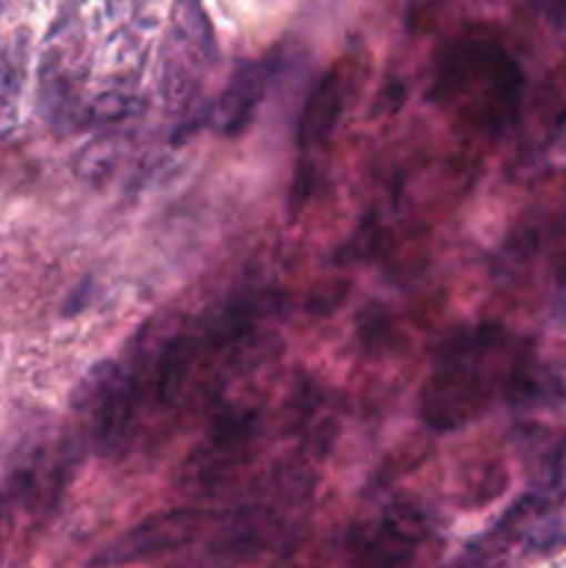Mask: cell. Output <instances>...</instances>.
Returning <instances> with one entry per match:
<instances>
[{"label":"cell","instance_id":"obj_2","mask_svg":"<svg viewBox=\"0 0 566 568\" xmlns=\"http://www.w3.org/2000/svg\"><path fill=\"white\" fill-rule=\"evenodd\" d=\"M433 98L455 125L497 136L519 114L525 78L497 39L464 37L438 59Z\"/></svg>","mask_w":566,"mask_h":568},{"label":"cell","instance_id":"obj_3","mask_svg":"<svg viewBox=\"0 0 566 568\" xmlns=\"http://www.w3.org/2000/svg\"><path fill=\"white\" fill-rule=\"evenodd\" d=\"M205 525H209V514H203V510H164V514L139 521L137 527L122 532L117 541L100 549L89 568H122L139 564V560L159 558L172 549L186 547Z\"/></svg>","mask_w":566,"mask_h":568},{"label":"cell","instance_id":"obj_7","mask_svg":"<svg viewBox=\"0 0 566 568\" xmlns=\"http://www.w3.org/2000/svg\"><path fill=\"white\" fill-rule=\"evenodd\" d=\"M3 6H6V0H0V11H3Z\"/></svg>","mask_w":566,"mask_h":568},{"label":"cell","instance_id":"obj_6","mask_svg":"<svg viewBox=\"0 0 566 568\" xmlns=\"http://www.w3.org/2000/svg\"><path fill=\"white\" fill-rule=\"evenodd\" d=\"M266 81H270V72L266 64H244L233 72L231 83H228L225 94L220 100V109H216V125L222 131H236L244 125L250 114H253L255 103L264 94Z\"/></svg>","mask_w":566,"mask_h":568},{"label":"cell","instance_id":"obj_5","mask_svg":"<svg viewBox=\"0 0 566 568\" xmlns=\"http://www.w3.org/2000/svg\"><path fill=\"white\" fill-rule=\"evenodd\" d=\"M355 70L353 64L342 61V64L333 67L331 72L320 78L314 89L309 94V103H305L303 120H300V153L305 159V170L311 166V159L320 153H325V148L331 144V136L336 133L338 120H342L344 109H347L350 98H353L355 89ZM309 175V172H305Z\"/></svg>","mask_w":566,"mask_h":568},{"label":"cell","instance_id":"obj_4","mask_svg":"<svg viewBox=\"0 0 566 568\" xmlns=\"http://www.w3.org/2000/svg\"><path fill=\"white\" fill-rule=\"evenodd\" d=\"M172 59L166 61L164 89L172 103H186L200 89V78L214 59V39L198 0H181L172 33Z\"/></svg>","mask_w":566,"mask_h":568},{"label":"cell","instance_id":"obj_1","mask_svg":"<svg viewBox=\"0 0 566 568\" xmlns=\"http://www.w3.org/2000/svg\"><path fill=\"white\" fill-rule=\"evenodd\" d=\"M522 372V349L499 327L458 333L438 355L422 392V419L436 430H455L481 416L514 386Z\"/></svg>","mask_w":566,"mask_h":568}]
</instances>
